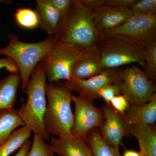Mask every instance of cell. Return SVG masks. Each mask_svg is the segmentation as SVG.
Returning a JSON list of instances; mask_svg holds the SVG:
<instances>
[{"mask_svg": "<svg viewBox=\"0 0 156 156\" xmlns=\"http://www.w3.org/2000/svg\"><path fill=\"white\" fill-rule=\"evenodd\" d=\"M48 100L44 123L49 134L58 138H72L71 129L74 123L71 108L72 92L68 88L65 82L60 81L47 83L45 89Z\"/></svg>", "mask_w": 156, "mask_h": 156, "instance_id": "obj_1", "label": "cell"}, {"mask_svg": "<svg viewBox=\"0 0 156 156\" xmlns=\"http://www.w3.org/2000/svg\"><path fill=\"white\" fill-rule=\"evenodd\" d=\"M94 10L75 0L69 12L59 21L56 34L58 41L89 48L95 46L101 35L94 24Z\"/></svg>", "mask_w": 156, "mask_h": 156, "instance_id": "obj_2", "label": "cell"}, {"mask_svg": "<svg viewBox=\"0 0 156 156\" xmlns=\"http://www.w3.org/2000/svg\"><path fill=\"white\" fill-rule=\"evenodd\" d=\"M47 83L44 69L40 62L31 74L24 92L27 95V101L22 104L18 114L24 126L30 128L34 135L48 141L50 136L44 123L47 106L45 92Z\"/></svg>", "mask_w": 156, "mask_h": 156, "instance_id": "obj_3", "label": "cell"}, {"mask_svg": "<svg viewBox=\"0 0 156 156\" xmlns=\"http://www.w3.org/2000/svg\"><path fill=\"white\" fill-rule=\"evenodd\" d=\"M9 44L0 49V55L11 58L17 64L21 79V91L25 92L27 85L35 68L47 55L58 40L49 36L37 43H26L20 41L17 34H8Z\"/></svg>", "mask_w": 156, "mask_h": 156, "instance_id": "obj_4", "label": "cell"}, {"mask_svg": "<svg viewBox=\"0 0 156 156\" xmlns=\"http://www.w3.org/2000/svg\"><path fill=\"white\" fill-rule=\"evenodd\" d=\"M146 43L121 35L102 36L95 45L104 69L137 63L144 68Z\"/></svg>", "mask_w": 156, "mask_h": 156, "instance_id": "obj_5", "label": "cell"}, {"mask_svg": "<svg viewBox=\"0 0 156 156\" xmlns=\"http://www.w3.org/2000/svg\"><path fill=\"white\" fill-rule=\"evenodd\" d=\"M87 48L58 40L40 62L48 83L70 80L73 65Z\"/></svg>", "mask_w": 156, "mask_h": 156, "instance_id": "obj_6", "label": "cell"}, {"mask_svg": "<svg viewBox=\"0 0 156 156\" xmlns=\"http://www.w3.org/2000/svg\"><path fill=\"white\" fill-rule=\"evenodd\" d=\"M121 94L126 95L130 105H141L149 101L156 87L144 71L135 65L122 70Z\"/></svg>", "mask_w": 156, "mask_h": 156, "instance_id": "obj_7", "label": "cell"}, {"mask_svg": "<svg viewBox=\"0 0 156 156\" xmlns=\"http://www.w3.org/2000/svg\"><path fill=\"white\" fill-rule=\"evenodd\" d=\"M75 105L74 123L71 134L74 138L87 140L89 132L101 127L105 119L101 108L93 105V101L80 96L73 95Z\"/></svg>", "mask_w": 156, "mask_h": 156, "instance_id": "obj_8", "label": "cell"}, {"mask_svg": "<svg viewBox=\"0 0 156 156\" xmlns=\"http://www.w3.org/2000/svg\"><path fill=\"white\" fill-rule=\"evenodd\" d=\"M124 36L138 41H156V16L133 15L122 25L105 32L101 36Z\"/></svg>", "mask_w": 156, "mask_h": 156, "instance_id": "obj_9", "label": "cell"}, {"mask_svg": "<svg viewBox=\"0 0 156 156\" xmlns=\"http://www.w3.org/2000/svg\"><path fill=\"white\" fill-rule=\"evenodd\" d=\"M122 70L120 68L104 69L87 80H71L65 81V83L72 92H77L80 97L94 101L99 99L98 94L103 87L122 82Z\"/></svg>", "mask_w": 156, "mask_h": 156, "instance_id": "obj_10", "label": "cell"}, {"mask_svg": "<svg viewBox=\"0 0 156 156\" xmlns=\"http://www.w3.org/2000/svg\"><path fill=\"white\" fill-rule=\"evenodd\" d=\"M101 110L105 121L101 127V135L108 144L119 149L123 137L129 135L127 125L122 116L109 105H105Z\"/></svg>", "mask_w": 156, "mask_h": 156, "instance_id": "obj_11", "label": "cell"}, {"mask_svg": "<svg viewBox=\"0 0 156 156\" xmlns=\"http://www.w3.org/2000/svg\"><path fill=\"white\" fill-rule=\"evenodd\" d=\"M94 10V24L101 35L106 31L122 25L133 15L128 7L104 5Z\"/></svg>", "mask_w": 156, "mask_h": 156, "instance_id": "obj_12", "label": "cell"}, {"mask_svg": "<svg viewBox=\"0 0 156 156\" xmlns=\"http://www.w3.org/2000/svg\"><path fill=\"white\" fill-rule=\"evenodd\" d=\"M104 69L96 46L89 47L73 65L70 80H87L97 75Z\"/></svg>", "mask_w": 156, "mask_h": 156, "instance_id": "obj_13", "label": "cell"}, {"mask_svg": "<svg viewBox=\"0 0 156 156\" xmlns=\"http://www.w3.org/2000/svg\"><path fill=\"white\" fill-rule=\"evenodd\" d=\"M127 128L138 140L141 156H156V131L152 126L140 122L127 125Z\"/></svg>", "mask_w": 156, "mask_h": 156, "instance_id": "obj_14", "label": "cell"}, {"mask_svg": "<svg viewBox=\"0 0 156 156\" xmlns=\"http://www.w3.org/2000/svg\"><path fill=\"white\" fill-rule=\"evenodd\" d=\"M50 144L59 156H93L87 140L53 137L50 139Z\"/></svg>", "mask_w": 156, "mask_h": 156, "instance_id": "obj_15", "label": "cell"}, {"mask_svg": "<svg viewBox=\"0 0 156 156\" xmlns=\"http://www.w3.org/2000/svg\"><path fill=\"white\" fill-rule=\"evenodd\" d=\"M127 125L142 122L153 126L156 121V93L147 103L141 105H130L123 116Z\"/></svg>", "mask_w": 156, "mask_h": 156, "instance_id": "obj_16", "label": "cell"}, {"mask_svg": "<svg viewBox=\"0 0 156 156\" xmlns=\"http://www.w3.org/2000/svg\"><path fill=\"white\" fill-rule=\"evenodd\" d=\"M35 11L38 16L39 25L49 36H54L59 20L60 15L58 11L48 0H37Z\"/></svg>", "mask_w": 156, "mask_h": 156, "instance_id": "obj_17", "label": "cell"}, {"mask_svg": "<svg viewBox=\"0 0 156 156\" xmlns=\"http://www.w3.org/2000/svg\"><path fill=\"white\" fill-rule=\"evenodd\" d=\"M21 79L18 73H10L0 80V111L14 108Z\"/></svg>", "mask_w": 156, "mask_h": 156, "instance_id": "obj_18", "label": "cell"}, {"mask_svg": "<svg viewBox=\"0 0 156 156\" xmlns=\"http://www.w3.org/2000/svg\"><path fill=\"white\" fill-rule=\"evenodd\" d=\"M23 126L24 123L18 115L17 110L0 111V145L16 128Z\"/></svg>", "mask_w": 156, "mask_h": 156, "instance_id": "obj_19", "label": "cell"}, {"mask_svg": "<svg viewBox=\"0 0 156 156\" xmlns=\"http://www.w3.org/2000/svg\"><path fill=\"white\" fill-rule=\"evenodd\" d=\"M32 131L26 126L21 127L12 132L0 145V156H9L23 145L29 139Z\"/></svg>", "mask_w": 156, "mask_h": 156, "instance_id": "obj_20", "label": "cell"}, {"mask_svg": "<svg viewBox=\"0 0 156 156\" xmlns=\"http://www.w3.org/2000/svg\"><path fill=\"white\" fill-rule=\"evenodd\" d=\"M87 140L93 156H122L119 149L108 144L96 128L89 132Z\"/></svg>", "mask_w": 156, "mask_h": 156, "instance_id": "obj_21", "label": "cell"}, {"mask_svg": "<svg viewBox=\"0 0 156 156\" xmlns=\"http://www.w3.org/2000/svg\"><path fill=\"white\" fill-rule=\"evenodd\" d=\"M15 21L22 28L32 29L39 25V20L35 10L30 8H19L14 14Z\"/></svg>", "mask_w": 156, "mask_h": 156, "instance_id": "obj_22", "label": "cell"}, {"mask_svg": "<svg viewBox=\"0 0 156 156\" xmlns=\"http://www.w3.org/2000/svg\"><path fill=\"white\" fill-rule=\"evenodd\" d=\"M144 58L145 66L144 72L150 80L155 81L156 41L146 43Z\"/></svg>", "mask_w": 156, "mask_h": 156, "instance_id": "obj_23", "label": "cell"}, {"mask_svg": "<svg viewBox=\"0 0 156 156\" xmlns=\"http://www.w3.org/2000/svg\"><path fill=\"white\" fill-rule=\"evenodd\" d=\"M55 154L52 146L46 143L41 136L34 135L31 147L27 156H54Z\"/></svg>", "mask_w": 156, "mask_h": 156, "instance_id": "obj_24", "label": "cell"}, {"mask_svg": "<svg viewBox=\"0 0 156 156\" xmlns=\"http://www.w3.org/2000/svg\"><path fill=\"white\" fill-rule=\"evenodd\" d=\"M129 9L136 16H156V1L137 0Z\"/></svg>", "mask_w": 156, "mask_h": 156, "instance_id": "obj_25", "label": "cell"}, {"mask_svg": "<svg viewBox=\"0 0 156 156\" xmlns=\"http://www.w3.org/2000/svg\"><path fill=\"white\" fill-rule=\"evenodd\" d=\"M121 83L109 84L103 87L98 92V98H102L106 104L109 105L114 97L121 95Z\"/></svg>", "mask_w": 156, "mask_h": 156, "instance_id": "obj_26", "label": "cell"}, {"mask_svg": "<svg viewBox=\"0 0 156 156\" xmlns=\"http://www.w3.org/2000/svg\"><path fill=\"white\" fill-rule=\"evenodd\" d=\"M109 105L121 116L126 113L130 106L128 98L123 94L114 97L111 100Z\"/></svg>", "mask_w": 156, "mask_h": 156, "instance_id": "obj_27", "label": "cell"}, {"mask_svg": "<svg viewBox=\"0 0 156 156\" xmlns=\"http://www.w3.org/2000/svg\"><path fill=\"white\" fill-rule=\"evenodd\" d=\"M48 1L59 13L60 20L64 19L67 15L73 2V0H48Z\"/></svg>", "mask_w": 156, "mask_h": 156, "instance_id": "obj_28", "label": "cell"}, {"mask_svg": "<svg viewBox=\"0 0 156 156\" xmlns=\"http://www.w3.org/2000/svg\"><path fill=\"white\" fill-rule=\"evenodd\" d=\"M5 69L10 73H18L19 70L17 64L11 58L6 57L0 58V70Z\"/></svg>", "mask_w": 156, "mask_h": 156, "instance_id": "obj_29", "label": "cell"}, {"mask_svg": "<svg viewBox=\"0 0 156 156\" xmlns=\"http://www.w3.org/2000/svg\"><path fill=\"white\" fill-rule=\"evenodd\" d=\"M137 0H106L105 5L129 8Z\"/></svg>", "mask_w": 156, "mask_h": 156, "instance_id": "obj_30", "label": "cell"}, {"mask_svg": "<svg viewBox=\"0 0 156 156\" xmlns=\"http://www.w3.org/2000/svg\"><path fill=\"white\" fill-rule=\"evenodd\" d=\"M84 5L93 9L105 5L106 0H80Z\"/></svg>", "mask_w": 156, "mask_h": 156, "instance_id": "obj_31", "label": "cell"}, {"mask_svg": "<svg viewBox=\"0 0 156 156\" xmlns=\"http://www.w3.org/2000/svg\"><path fill=\"white\" fill-rule=\"evenodd\" d=\"M32 146V142L29 140H27L23 145L21 147L20 149L15 156H27Z\"/></svg>", "mask_w": 156, "mask_h": 156, "instance_id": "obj_32", "label": "cell"}, {"mask_svg": "<svg viewBox=\"0 0 156 156\" xmlns=\"http://www.w3.org/2000/svg\"><path fill=\"white\" fill-rule=\"evenodd\" d=\"M123 156H141V155L139 152L131 150H127L125 152Z\"/></svg>", "mask_w": 156, "mask_h": 156, "instance_id": "obj_33", "label": "cell"}, {"mask_svg": "<svg viewBox=\"0 0 156 156\" xmlns=\"http://www.w3.org/2000/svg\"><path fill=\"white\" fill-rule=\"evenodd\" d=\"M12 1H8V0H0V5L1 4H11L12 2Z\"/></svg>", "mask_w": 156, "mask_h": 156, "instance_id": "obj_34", "label": "cell"}, {"mask_svg": "<svg viewBox=\"0 0 156 156\" xmlns=\"http://www.w3.org/2000/svg\"></svg>", "mask_w": 156, "mask_h": 156, "instance_id": "obj_35", "label": "cell"}]
</instances>
